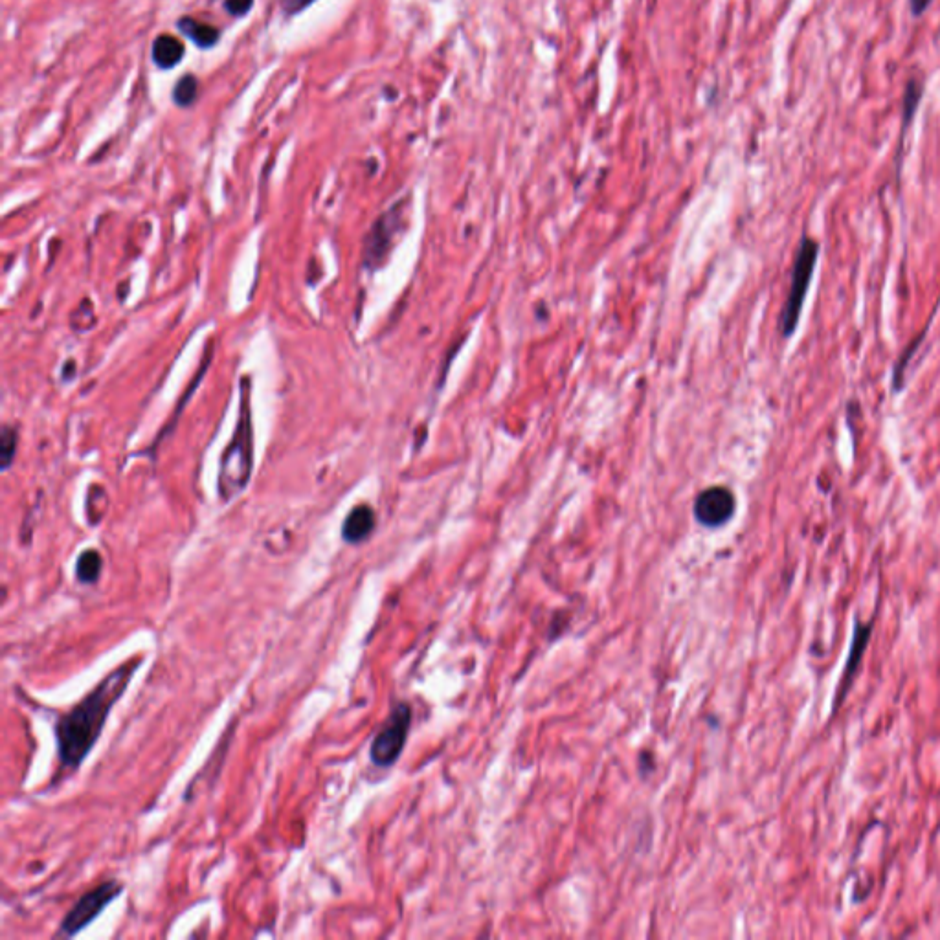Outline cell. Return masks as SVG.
Instances as JSON below:
<instances>
[{"instance_id": "cell-1", "label": "cell", "mask_w": 940, "mask_h": 940, "mask_svg": "<svg viewBox=\"0 0 940 940\" xmlns=\"http://www.w3.org/2000/svg\"><path fill=\"white\" fill-rule=\"evenodd\" d=\"M140 660H127L101 680L56 726L57 755L65 768L78 770L100 740L114 704L124 696Z\"/></svg>"}, {"instance_id": "cell-2", "label": "cell", "mask_w": 940, "mask_h": 940, "mask_svg": "<svg viewBox=\"0 0 940 940\" xmlns=\"http://www.w3.org/2000/svg\"><path fill=\"white\" fill-rule=\"evenodd\" d=\"M254 469V428L248 379L241 382V410L232 441L226 445L219 470V496L230 502L245 491Z\"/></svg>"}, {"instance_id": "cell-3", "label": "cell", "mask_w": 940, "mask_h": 940, "mask_svg": "<svg viewBox=\"0 0 940 940\" xmlns=\"http://www.w3.org/2000/svg\"><path fill=\"white\" fill-rule=\"evenodd\" d=\"M817 256H819V243L810 235H803L797 254H795L794 269H792V283L786 296L783 314H781V333L784 338L794 335L801 313L805 307L806 294L814 278Z\"/></svg>"}, {"instance_id": "cell-4", "label": "cell", "mask_w": 940, "mask_h": 940, "mask_svg": "<svg viewBox=\"0 0 940 940\" xmlns=\"http://www.w3.org/2000/svg\"><path fill=\"white\" fill-rule=\"evenodd\" d=\"M122 893H124V884L118 882V880L105 882V884L98 885L96 889H92L89 893H85L74 904V907L68 911L67 917L63 918L59 931H57V937L70 939V937L78 935L79 931H83L96 918L100 917L101 913L111 906L116 898H120Z\"/></svg>"}, {"instance_id": "cell-5", "label": "cell", "mask_w": 940, "mask_h": 940, "mask_svg": "<svg viewBox=\"0 0 940 940\" xmlns=\"http://www.w3.org/2000/svg\"><path fill=\"white\" fill-rule=\"evenodd\" d=\"M412 724L410 705L399 704L371 742L370 759L375 766L388 768L401 757Z\"/></svg>"}, {"instance_id": "cell-6", "label": "cell", "mask_w": 940, "mask_h": 940, "mask_svg": "<svg viewBox=\"0 0 940 940\" xmlns=\"http://www.w3.org/2000/svg\"><path fill=\"white\" fill-rule=\"evenodd\" d=\"M403 217V204H395L390 212L381 215L379 221L373 224L370 235L366 239V252H364V261L371 269L381 267L386 256L390 254L395 235L403 228Z\"/></svg>"}, {"instance_id": "cell-7", "label": "cell", "mask_w": 940, "mask_h": 940, "mask_svg": "<svg viewBox=\"0 0 940 940\" xmlns=\"http://www.w3.org/2000/svg\"><path fill=\"white\" fill-rule=\"evenodd\" d=\"M735 496L726 487H709L698 494L694 502V516L705 527H720L735 513Z\"/></svg>"}, {"instance_id": "cell-8", "label": "cell", "mask_w": 940, "mask_h": 940, "mask_svg": "<svg viewBox=\"0 0 940 940\" xmlns=\"http://www.w3.org/2000/svg\"><path fill=\"white\" fill-rule=\"evenodd\" d=\"M871 630H873V625H862L860 621H856V628H854V645H852L851 656L847 660V667L843 671V678H841L840 685H838V698L834 702V713L836 709L840 707L841 702L845 700V696L849 693V687H851L852 678L854 674L858 671L860 667V661H862L863 652H865V647L869 643V638H871Z\"/></svg>"}, {"instance_id": "cell-9", "label": "cell", "mask_w": 940, "mask_h": 940, "mask_svg": "<svg viewBox=\"0 0 940 940\" xmlns=\"http://www.w3.org/2000/svg\"><path fill=\"white\" fill-rule=\"evenodd\" d=\"M377 524V516L370 505L360 504L349 511L342 526V538L347 544H360L370 538Z\"/></svg>"}, {"instance_id": "cell-10", "label": "cell", "mask_w": 940, "mask_h": 940, "mask_svg": "<svg viewBox=\"0 0 940 940\" xmlns=\"http://www.w3.org/2000/svg\"><path fill=\"white\" fill-rule=\"evenodd\" d=\"M186 56V45L173 34H160L151 45V59L160 70H173Z\"/></svg>"}, {"instance_id": "cell-11", "label": "cell", "mask_w": 940, "mask_h": 940, "mask_svg": "<svg viewBox=\"0 0 940 940\" xmlns=\"http://www.w3.org/2000/svg\"><path fill=\"white\" fill-rule=\"evenodd\" d=\"M177 28L180 34L186 35L195 43V46H199L202 50L213 48L221 41V30L215 24L195 19L191 15H182L177 21Z\"/></svg>"}, {"instance_id": "cell-12", "label": "cell", "mask_w": 940, "mask_h": 940, "mask_svg": "<svg viewBox=\"0 0 940 940\" xmlns=\"http://www.w3.org/2000/svg\"><path fill=\"white\" fill-rule=\"evenodd\" d=\"M199 94H201V81L195 74L186 72L177 79L171 92V100L180 109H190L191 105H195V101L199 100Z\"/></svg>"}, {"instance_id": "cell-13", "label": "cell", "mask_w": 940, "mask_h": 940, "mask_svg": "<svg viewBox=\"0 0 940 940\" xmlns=\"http://www.w3.org/2000/svg\"><path fill=\"white\" fill-rule=\"evenodd\" d=\"M103 559L96 549H85L76 560V579L81 584H96L100 581Z\"/></svg>"}, {"instance_id": "cell-14", "label": "cell", "mask_w": 940, "mask_h": 940, "mask_svg": "<svg viewBox=\"0 0 940 940\" xmlns=\"http://www.w3.org/2000/svg\"><path fill=\"white\" fill-rule=\"evenodd\" d=\"M17 443H19V434L12 426H4L0 434V458H2V469L12 467L15 452H17Z\"/></svg>"}, {"instance_id": "cell-15", "label": "cell", "mask_w": 940, "mask_h": 940, "mask_svg": "<svg viewBox=\"0 0 940 940\" xmlns=\"http://www.w3.org/2000/svg\"><path fill=\"white\" fill-rule=\"evenodd\" d=\"M314 2L316 0H280V10L283 17L291 19V17H296V15L305 12L307 8H311Z\"/></svg>"}, {"instance_id": "cell-16", "label": "cell", "mask_w": 940, "mask_h": 940, "mask_svg": "<svg viewBox=\"0 0 940 940\" xmlns=\"http://www.w3.org/2000/svg\"><path fill=\"white\" fill-rule=\"evenodd\" d=\"M254 2L256 0H224V12L241 19V17H247L248 12L254 8Z\"/></svg>"}, {"instance_id": "cell-17", "label": "cell", "mask_w": 940, "mask_h": 940, "mask_svg": "<svg viewBox=\"0 0 940 940\" xmlns=\"http://www.w3.org/2000/svg\"><path fill=\"white\" fill-rule=\"evenodd\" d=\"M933 0H909V8L915 17H920L922 13L928 12Z\"/></svg>"}]
</instances>
